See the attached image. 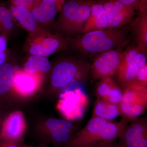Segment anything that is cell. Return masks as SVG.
<instances>
[{
  "mask_svg": "<svg viewBox=\"0 0 147 147\" xmlns=\"http://www.w3.org/2000/svg\"><path fill=\"white\" fill-rule=\"evenodd\" d=\"M58 147L57 146H55V147Z\"/></svg>",
  "mask_w": 147,
  "mask_h": 147,
  "instance_id": "cell-35",
  "label": "cell"
},
{
  "mask_svg": "<svg viewBox=\"0 0 147 147\" xmlns=\"http://www.w3.org/2000/svg\"><path fill=\"white\" fill-rule=\"evenodd\" d=\"M3 100L1 98H0V126L2 124L3 120V103L2 102Z\"/></svg>",
  "mask_w": 147,
  "mask_h": 147,
  "instance_id": "cell-29",
  "label": "cell"
},
{
  "mask_svg": "<svg viewBox=\"0 0 147 147\" xmlns=\"http://www.w3.org/2000/svg\"><path fill=\"white\" fill-rule=\"evenodd\" d=\"M123 98V92L122 90L116 84L111 88L107 96L102 99L111 103L118 104L121 101Z\"/></svg>",
  "mask_w": 147,
  "mask_h": 147,
  "instance_id": "cell-22",
  "label": "cell"
},
{
  "mask_svg": "<svg viewBox=\"0 0 147 147\" xmlns=\"http://www.w3.org/2000/svg\"><path fill=\"white\" fill-rule=\"evenodd\" d=\"M7 55L5 52L0 53V66L6 61Z\"/></svg>",
  "mask_w": 147,
  "mask_h": 147,
  "instance_id": "cell-30",
  "label": "cell"
},
{
  "mask_svg": "<svg viewBox=\"0 0 147 147\" xmlns=\"http://www.w3.org/2000/svg\"><path fill=\"white\" fill-rule=\"evenodd\" d=\"M122 86L123 98L118 105L122 120L127 123L144 113L147 105V87L134 82Z\"/></svg>",
  "mask_w": 147,
  "mask_h": 147,
  "instance_id": "cell-3",
  "label": "cell"
},
{
  "mask_svg": "<svg viewBox=\"0 0 147 147\" xmlns=\"http://www.w3.org/2000/svg\"><path fill=\"white\" fill-rule=\"evenodd\" d=\"M134 30L138 46L146 53L147 47V10L139 11L135 22Z\"/></svg>",
  "mask_w": 147,
  "mask_h": 147,
  "instance_id": "cell-15",
  "label": "cell"
},
{
  "mask_svg": "<svg viewBox=\"0 0 147 147\" xmlns=\"http://www.w3.org/2000/svg\"><path fill=\"white\" fill-rule=\"evenodd\" d=\"M108 17V28H119L130 22L135 14V9L117 0H100Z\"/></svg>",
  "mask_w": 147,
  "mask_h": 147,
  "instance_id": "cell-7",
  "label": "cell"
},
{
  "mask_svg": "<svg viewBox=\"0 0 147 147\" xmlns=\"http://www.w3.org/2000/svg\"><path fill=\"white\" fill-rule=\"evenodd\" d=\"M30 9L36 22L45 23L55 19L58 11L55 3L52 0H41Z\"/></svg>",
  "mask_w": 147,
  "mask_h": 147,
  "instance_id": "cell-14",
  "label": "cell"
},
{
  "mask_svg": "<svg viewBox=\"0 0 147 147\" xmlns=\"http://www.w3.org/2000/svg\"><path fill=\"white\" fill-rule=\"evenodd\" d=\"M12 16L16 18L29 31L34 32L37 30L36 21L28 9L21 6H13L10 9Z\"/></svg>",
  "mask_w": 147,
  "mask_h": 147,
  "instance_id": "cell-16",
  "label": "cell"
},
{
  "mask_svg": "<svg viewBox=\"0 0 147 147\" xmlns=\"http://www.w3.org/2000/svg\"><path fill=\"white\" fill-rule=\"evenodd\" d=\"M32 147L28 146H25V147Z\"/></svg>",
  "mask_w": 147,
  "mask_h": 147,
  "instance_id": "cell-34",
  "label": "cell"
},
{
  "mask_svg": "<svg viewBox=\"0 0 147 147\" xmlns=\"http://www.w3.org/2000/svg\"><path fill=\"white\" fill-rule=\"evenodd\" d=\"M134 82L142 86L147 87V65L139 70Z\"/></svg>",
  "mask_w": 147,
  "mask_h": 147,
  "instance_id": "cell-25",
  "label": "cell"
},
{
  "mask_svg": "<svg viewBox=\"0 0 147 147\" xmlns=\"http://www.w3.org/2000/svg\"><path fill=\"white\" fill-rule=\"evenodd\" d=\"M123 147H147V119L137 118L127 125L119 137Z\"/></svg>",
  "mask_w": 147,
  "mask_h": 147,
  "instance_id": "cell-6",
  "label": "cell"
},
{
  "mask_svg": "<svg viewBox=\"0 0 147 147\" xmlns=\"http://www.w3.org/2000/svg\"><path fill=\"white\" fill-rule=\"evenodd\" d=\"M116 83L111 77H105L100 79L96 88L98 96L103 98L108 94L109 91Z\"/></svg>",
  "mask_w": 147,
  "mask_h": 147,
  "instance_id": "cell-21",
  "label": "cell"
},
{
  "mask_svg": "<svg viewBox=\"0 0 147 147\" xmlns=\"http://www.w3.org/2000/svg\"><path fill=\"white\" fill-rule=\"evenodd\" d=\"M1 20L2 26L3 33L10 31L13 29V16L10 9L3 3H0Z\"/></svg>",
  "mask_w": 147,
  "mask_h": 147,
  "instance_id": "cell-20",
  "label": "cell"
},
{
  "mask_svg": "<svg viewBox=\"0 0 147 147\" xmlns=\"http://www.w3.org/2000/svg\"><path fill=\"white\" fill-rule=\"evenodd\" d=\"M0 147H19L18 143L0 141Z\"/></svg>",
  "mask_w": 147,
  "mask_h": 147,
  "instance_id": "cell-28",
  "label": "cell"
},
{
  "mask_svg": "<svg viewBox=\"0 0 147 147\" xmlns=\"http://www.w3.org/2000/svg\"><path fill=\"white\" fill-rule=\"evenodd\" d=\"M123 121L115 122L99 117H92L85 127L76 132L65 147H94L115 142L125 128Z\"/></svg>",
  "mask_w": 147,
  "mask_h": 147,
  "instance_id": "cell-1",
  "label": "cell"
},
{
  "mask_svg": "<svg viewBox=\"0 0 147 147\" xmlns=\"http://www.w3.org/2000/svg\"><path fill=\"white\" fill-rule=\"evenodd\" d=\"M121 56V52L115 49L100 53L90 65L93 79L100 80L115 75L119 66Z\"/></svg>",
  "mask_w": 147,
  "mask_h": 147,
  "instance_id": "cell-5",
  "label": "cell"
},
{
  "mask_svg": "<svg viewBox=\"0 0 147 147\" xmlns=\"http://www.w3.org/2000/svg\"><path fill=\"white\" fill-rule=\"evenodd\" d=\"M45 125L47 130L46 134L57 146H65L75 134L73 124L69 121L51 118Z\"/></svg>",
  "mask_w": 147,
  "mask_h": 147,
  "instance_id": "cell-8",
  "label": "cell"
},
{
  "mask_svg": "<svg viewBox=\"0 0 147 147\" xmlns=\"http://www.w3.org/2000/svg\"><path fill=\"white\" fill-rule=\"evenodd\" d=\"M0 129V141L18 143L24 135L25 121L21 112L11 113L3 121Z\"/></svg>",
  "mask_w": 147,
  "mask_h": 147,
  "instance_id": "cell-9",
  "label": "cell"
},
{
  "mask_svg": "<svg viewBox=\"0 0 147 147\" xmlns=\"http://www.w3.org/2000/svg\"><path fill=\"white\" fill-rule=\"evenodd\" d=\"M65 40L58 36H52L47 37L40 42L34 43L29 49L32 55L46 57L63 49L65 47Z\"/></svg>",
  "mask_w": 147,
  "mask_h": 147,
  "instance_id": "cell-12",
  "label": "cell"
},
{
  "mask_svg": "<svg viewBox=\"0 0 147 147\" xmlns=\"http://www.w3.org/2000/svg\"><path fill=\"white\" fill-rule=\"evenodd\" d=\"M52 67L51 63L46 57L31 55L24 65L27 73L33 74L37 71L47 72Z\"/></svg>",
  "mask_w": 147,
  "mask_h": 147,
  "instance_id": "cell-19",
  "label": "cell"
},
{
  "mask_svg": "<svg viewBox=\"0 0 147 147\" xmlns=\"http://www.w3.org/2000/svg\"><path fill=\"white\" fill-rule=\"evenodd\" d=\"M94 1V0H83L73 20L67 29L66 33L71 34L82 33L84 25L89 17Z\"/></svg>",
  "mask_w": 147,
  "mask_h": 147,
  "instance_id": "cell-13",
  "label": "cell"
},
{
  "mask_svg": "<svg viewBox=\"0 0 147 147\" xmlns=\"http://www.w3.org/2000/svg\"><path fill=\"white\" fill-rule=\"evenodd\" d=\"M108 28V17L104 5L100 0H94L89 17L84 25L82 34Z\"/></svg>",
  "mask_w": 147,
  "mask_h": 147,
  "instance_id": "cell-10",
  "label": "cell"
},
{
  "mask_svg": "<svg viewBox=\"0 0 147 147\" xmlns=\"http://www.w3.org/2000/svg\"><path fill=\"white\" fill-rule=\"evenodd\" d=\"M60 1L62 4L63 5L64 3H65V0H60Z\"/></svg>",
  "mask_w": 147,
  "mask_h": 147,
  "instance_id": "cell-33",
  "label": "cell"
},
{
  "mask_svg": "<svg viewBox=\"0 0 147 147\" xmlns=\"http://www.w3.org/2000/svg\"><path fill=\"white\" fill-rule=\"evenodd\" d=\"M94 147H123L119 143L115 142L102 143Z\"/></svg>",
  "mask_w": 147,
  "mask_h": 147,
  "instance_id": "cell-27",
  "label": "cell"
},
{
  "mask_svg": "<svg viewBox=\"0 0 147 147\" xmlns=\"http://www.w3.org/2000/svg\"><path fill=\"white\" fill-rule=\"evenodd\" d=\"M124 29L110 28L94 31L76 38L74 45L84 54L94 55L114 50L125 41Z\"/></svg>",
  "mask_w": 147,
  "mask_h": 147,
  "instance_id": "cell-2",
  "label": "cell"
},
{
  "mask_svg": "<svg viewBox=\"0 0 147 147\" xmlns=\"http://www.w3.org/2000/svg\"><path fill=\"white\" fill-rule=\"evenodd\" d=\"M7 46L6 38L4 34H0V53L5 52Z\"/></svg>",
  "mask_w": 147,
  "mask_h": 147,
  "instance_id": "cell-26",
  "label": "cell"
},
{
  "mask_svg": "<svg viewBox=\"0 0 147 147\" xmlns=\"http://www.w3.org/2000/svg\"><path fill=\"white\" fill-rule=\"evenodd\" d=\"M18 81V86L21 89L26 90H30L31 88L34 87V82L32 79L29 76H21L17 79Z\"/></svg>",
  "mask_w": 147,
  "mask_h": 147,
  "instance_id": "cell-24",
  "label": "cell"
},
{
  "mask_svg": "<svg viewBox=\"0 0 147 147\" xmlns=\"http://www.w3.org/2000/svg\"><path fill=\"white\" fill-rule=\"evenodd\" d=\"M120 115L118 104H114L102 99L97 100L92 117H99L108 121L117 118Z\"/></svg>",
  "mask_w": 147,
  "mask_h": 147,
  "instance_id": "cell-17",
  "label": "cell"
},
{
  "mask_svg": "<svg viewBox=\"0 0 147 147\" xmlns=\"http://www.w3.org/2000/svg\"><path fill=\"white\" fill-rule=\"evenodd\" d=\"M146 65V53L140 52L134 60L119 65L116 73L119 82L123 86L134 82L139 70Z\"/></svg>",
  "mask_w": 147,
  "mask_h": 147,
  "instance_id": "cell-11",
  "label": "cell"
},
{
  "mask_svg": "<svg viewBox=\"0 0 147 147\" xmlns=\"http://www.w3.org/2000/svg\"><path fill=\"white\" fill-rule=\"evenodd\" d=\"M3 33V30L2 26L1 20V14H0V34Z\"/></svg>",
  "mask_w": 147,
  "mask_h": 147,
  "instance_id": "cell-32",
  "label": "cell"
},
{
  "mask_svg": "<svg viewBox=\"0 0 147 147\" xmlns=\"http://www.w3.org/2000/svg\"><path fill=\"white\" fill-rule=\"evenodd\" d=\"M90 72V65L83 61L66 59L55 65L51 76V84L55 89L63 88L75 80L86 79Z\"/></svg>",
  "mask_w": 147,
  "mask_h": 147,
  "instance_id": "cell-4",
  "label": "cell"
},
{
  "mask_svg": "<svg viewBox=\"0 0 147 147\" xmlns=\"http://www.w3.org/2000/svg\"><path fill=\"white\" fill-rule=\"evenodd\" d=\"M126 5L131 6L135 10L143 11L147 10V0H117Z\"/></svg>",
  "mask_w": 147,
  "mask_h": 147,
  "instance_id": "cell-23",
  "label": "cell"
},
{
  "mask_svg": "<svg viewBox=\"0 0 147 147\" xmlns=\"http://www.w3.org/2000/svg\"><path fill=\"white\" fill-rule=\"evenodd\" d=\"M14 80V69L12 65L4 63L0 66V98L9 92Z\"/></svg>",
  "mask_w": 147,
  "mask_h": 147,
  "instance_id": "cell-18",
  "label": "cell"
},
{
  "mask_svg": "<svg viewBox=\"0 0 147 147\" xmlns=\"http://www.w3.org/2000/svg\"><path fill=\"white\" fill-rule=\"evenodd\" d=\"M57 5L58 10H61L62 7L63 5L61 2L60 0H52Z\"/></svg>",
  "mask_w": 147,
  "mask_h": 147,
  "instance_id": "cell-31",
  "label": "cell"
}]
</instances>
